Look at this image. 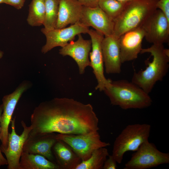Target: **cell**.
<instances>
[{"label":"cell","instance_id":"cell-1","mask_svg":"<svg viewBox=\"0 0 169 169\" xmlns=\"http://www.w3.org/2000/svg\"><path fill=\"white\" fill-rule=\"evenodd\" d=\"M29 136L51 133L80 134L98 131L99 119L90 104L54 98L36 107L30 117Z\"/></svg>","mask_w":169,"mask_h":169},{"label":"cell","instance_id":"cell-2","mask_svg":"<svg viewBox=\"0 0 169 169\" xmlns=\"http://www.w3.org/2000/svg\"><path fill=\"white\" fill-rule=\"evenodd\" d=\"M103 91L112 105L123 110L146 108L152 102L149 94L134 83L126 80L110 79Z\"/></svg>","mask_w":169,"mask_h":169},{"label":"cell","instance_id":"cell-3","mask_svg":"<svg viewBox=\"0 0 169 169\" xmlns=\"http://www.w3.org/2000/svg\"><path fill=\"white\" fill-rule=\"evenodd\" d=\"M163 44H153L150 47L142 49L141 54L148 53L153 57L151 62H147L144 70L135 72L131 82L149 94L158 81L162 80L168 72L169 57L164 51Z\"/></svg>","mask_w":169,"mask_h":169},{"label":"cell","instance_id":"cell-4","mask_svg":"<svg viewBox=\"0 0 169 169\" xmlns=\"http://www.w3.org/2000/svg\"><path fill=\"white\" fill-rule=\"evenodd\" d=\"M158 0H131L114 20L113 35L118 38L129 30L141 27L157 9Z\"/></svg>","mask_w":169,"mask_h":169},{"label":"cell","instance_id":"cell-5","mask_svg":"<svg viewBox=\"0 0 169 169\" xmlns=\"http://www.w3.org/2000/svg\"><path fill=\"white\" fill-rule=\"evenodd\" d=\"M151 125L147 124H135L127 125L116 138L112 155L117 163H121L124 155L127 151H136L148 140Z\"/></svg>","mask_w":169,"mask_h":169},{"label":"cell","instance_id":"cell-6","mask_svg":"<svg viewBox=\"0 0 169 169\" xmlns=\"http://www.w3.org/2000/svg\"><path fill=\"white\" fill-rule=\"evenodd\" d=\"M56 138L68 145L82 161L88 159L96 149L109 146L103 141L98 131L80 134H56Z\"/></svg>","mask_w":169,"mask_h":169},{"label":"cell","instance_id":"cell-7","mask_svg":"<svg viewBox=\"0 0 169 169\" xmlns=\"http://www.w3.org/2000/svg\"><path fill=\"white\" fill-rule=\"evenodd\" d=\"M169 163V153L161 151L148 140L135 151L124 169H147Z\"/></svg>","mask_w":169,"mask_h":169},{"label":"cell","instance_id":"cell-8","mask_svg":"<svg viewBox=\"0 0 169 169\" xmlns=\"http://www.w3.org/2000/svg\"><path fill=\"white\" fill-rule=\"evenodd\" d=\"M89 29V27L80 22L61 28L48 30L43 28L41 32L46 37V42L41 49V52L45 54L55 47H62L73 41L76 35L88 33Z\"/></svg>","mask_w":169,"mask_h":169},{"label":"cell","instance_id":"cell-9","mask_svg":"<svg viewBox=\"0 0 169 169\" xmlns=\"http://www.w3.org/2000/svg\"><path fill=\"white\" fill-rule=\"evenodd\" d=\"M15 121L14 117L11 122L12 131L8 133L7 147L0 146L1 152L4 153L7 160L8 169H20L19 161L23 151V145L32 130L30 125L27 126L22 120L21 124L23 130L20 135H18L15 130Z\"/></svg>","mask_w":169,"mask_h":169},{"label":"cell","instance_id":"cell-10","mask_svg":"<svg viewBox=\"0 0 169 169\" xmlns=\"http://www.w3.org/2000/svg\"><path fill=\"white\" fill-rule=\"evenodd\" d=\"M31 86L27 81L22 82L12 93L5 95L2 99L3 111L0 118V140L1 146H8V128L17 104L23 93Z\"/></svg>","mask_w":169,"mask_h":169},{"label":"cell","instance_id":"cell-11","mask_svg":"<svg viewBox=\"0 0 169 169\" xmlns=\"http://www.w3.org/2000/svg\"><path fill=\"white\" fill-rule=\"evenodd\" d=\"M144 38L153 44H163L169 39V20L157 9L142 26Z\"/></svg>","mask_w":169,"mask_h":169},{"label":"cell","instance_id":"cell-12","mask_svg":"<svg viewBox=\"0 0 169 169\" xmlns=\"http://www.w3.org/2000/svg\"><path fill=\"white\" fill-rule=\"evenodd\" d=\"M91 38L92 51L89 54L91 66L96 77L97 84L96 90L103 91L110 79H106L104 74V64L101 49V43L104 37L101 33L90 29L88 33Z\"/></svg>","mask_w":169,"mask_h":169},{"label":"cell","instance_id":"cell-13","mask_svg":"<svg viewBox=\"0 0 169 169\" xmlns=\"http://www.w3.org/2000/svg\"><path fill=\"white\" fill-rule=\"evenodd\" d=\"M86 26L91 27L104 36L113 34L114 21L99 7L83 6L79 21Z\"/></svg>","mask_w":169,"mask_h":169},{"label":"cell","instance_id":"cell-14","mask_svg":"<svg viewBox=\"0 0 169 169\" xmlns=\"http://www.w3.org/2000/svg\"><path fill=\"white\" fill-rule=\"evenodd\" d=\"M145 33L142 27L127 31L119 38L122 63L136 59L142 49Z\"/></svg>","mask_w":169,"mask_h":169},{"label":"cell","instance_id":"cell-15","mask_svg":"<svg viewBox=\"0 0 169 169\" xmlns=\"http://www.w3.org/2000/svg\"><path fill=\"white\" fill-rule=\"evenodd\" d=\"M78 39L72 41L59 50V54L63 56H69L73 58L78 65L79 73L85 72L86 68L91 66L89 56L91 48V40L84 39L81 34L78 35Z\"/></svg>","mask_w":169,"mask_h":169},{"label":"cell","instance_id":"cell-16","mask_svg":"<svg viewBox=\"0 0 169 169\" xmlns=\"http://www.w3.org/2000/svg\"><path fill=\"white\" fill-rule=\"evenodd\" d=\"M57 140L54 133L28 135L24 144L23 151L42 155L55 162L52 148Z\"/></svg>","mask_w":169,"mask_h":169},{"label":"cell","instance_id":"cell-17","mask_svg":"<svg viewBox=\"0 0 169 169\" xmlns=\"http://www.w3.org/2000/svg\"><path fill=\"white\" fill-rule=\"evenodd\" d=\"M104 65L107 74H119L122 64L118 38L113 35L104 37L101 43Z\"/></svg>","mask_w":169,"mask_h":169},{"label":"cell","instance_id":"cell-18","mask_svg":"<svg viewBox=\"0 0 169 169\" xmlns=\"http://www.w3.org/2000/svg\"><path fill=\"white\" fill-rule=\"evenodd\" d=\"M83 7L77 0H60L55 28H64L79 22Z\"/></svg>","mask_w":169,"mask_h":169},{"label":"cell","instance_id":"cell-19","mask_svg":"<svg viewBox=\"0 0 169 169\" xmlns=\"http://www.w3.org/2000/svg\"><path fill=\"white\" fill-rule=\"evenodd\" d=\"M52 151L56 162L60 169H75L82 161L72 148L61 140L57 139Z\"/></svg>","mask_w":169,"mask_h":169},{"label":"cell","instance_id":"cell-20","mask_svg":"<svg viewBox=\"0 0 169 169\" xmlns=\"http://www.w3.org/2000/svg\"><path fill=\"white\" fill-rule=\"evenodd\" d=\"M20 169H60L55 162L38 154L23 151L19 161Z\"/></svg>","mask_w":169,"mask_h":169},{"label":"cell","instance_id":"cell-21","mask_svg":"<svg viewBox=\"0 0 169 169\" xmlns=\"http://www.w3.org/2000/svg\"><path fill=\"white\" fill-rule=\"evenodd\" d=\"M45 16V0H32L29 5L27 21L32 27L43 25Z\"/></svg>","mask_w":169,"mask_h":169},{"label":"cell","instance_id":"cell-22","mask_svg":"<svg viewBox=\"0 0 169 169\" xmlns=\"http://www.w3.org/2000/svg\"><path fill=\"white\" fill-rule=\"evenodd\" d=\"M109 155L106 147L96 149L88 159L82 161L75 169H103L104 163Z\"/></svg>","mask_w":169,"mask_h":169},{"label":"cell","instance_id":"cell-23","mask_svg":"<svg viewBox=\"0 0 169 169\" xmlns=\"http://www.w3.org/2000/svg\"><path fill=\"white\" fill-rule=\"evenodd\" d=\"M60 0H45V16L44 25L46 30L56 28Z\"/></svg>","mask_w":169,"mask_h":169},{"label":"cell","instance_id":"cell-24","mask_svg":"<svg viewBox=\"0 0 169 169\" xmlns=\"http://www.w3.org/2000/svg\"><path fill=\"white\" fill-rule=\"evenodd\" d=\"M126 3L117 0H100L98 6L114 21L120 14Z\"/></svg>","mask_w":169,"mask_h":169},{"label":"cell","instance_id":"cell-25","mask_svg":"<svg viewBox=\"0 0 169 169\" xmlns=\"http://www.w3.org/2000/svg\"><path fill=\"white\" fill-rule=\"evenodd\" d=\"M156 7L169 20V0H158L156 4Z\"/></svg>","mask_w":169,"mask_h":169},{"label":"cell","instance_id":"cell-26","mask_svg":"<svg viewBox=\"0 0 169 169\" xmlns=\"http://www.w3.org/2000/svg\"><path fill=\"white\" fill-rule=\"evenodd\" d=\"M117 162L113 156L109 155L108 158L105 161L103 169H116L117 167Z\"/></svg>","mask_w":169,"mask_h":169},{"label":"cell","instance_id":"cell-27","mask_svg":"<svg viewBox=\"0 0 169 169\" xmlns=\"http://www.w3.org/2000/svg\"><path fill=\"white\" fill-rule=\"evenodd\" d=\"M25 0H4V3L11 5L18 9L23 6Z\"/></svg>","mask_w":169,"mask_h":169},{"label":"cell","instance_id":"cell-28","mask_svg":"<svg viewBox=\"0 0 169 169\" xmlns=\"http://www.w3.org/2000/svg\"><path fill=\"white\" fill-rule=\"evenodd\" d=\"M82 6L86 7H95L98 6L100 0H77Z\"/></svg>","mask_w":169,"mask_h":169},{"label":"cell","instance_id":"cell-29","mask_svg":"<svg viewBox=\"0 0 169 169\" xmlns=\"http://www.w3.org/2000/svg\"><path fill=\"white\" fill-rule=\"evenodd\" d=\"M3 111V106L2 104L0 105V118ZM8 162L7 159L3 155L1 151L0 148V167L1 166L8 165Z\"/></svg>","mask_w":169,"mask_h":169},{"label":"cell","instance_id":"cell-30","mask_svg":"<svg viewBox=\"0 0 169 169\" xmlns=\"http://www.w3.org/2000/svg\"><path fill=\"white\" fill-rule=\"evenodd\" d=\"M164 51L165 54L169 57V49H165L164 48Z\"/></svg>","mask_w":169,"mask_h":169},{"label":"cell","instance_id":"cell-31","mask_svg":"<svg viewBox=\"0 0 169 169\" xmlns=\"http://www.w3.org/2000/svg\"><path fill=\"white\" fill-rule=\"evenodd\" d=\"M3 52L0 50V59L2 58V57H3Z\"/></svg>","mask_w":169,"mask_h":169},{"label":"cell","instance_id":"cell-32","mask_svg":"<svg viewBox=\"0 0 169 169\" xmlns=\"http://www.w3.org/2000/svg\"><path fill=\"white\" fill-rule=\"evenodd\" d=\"M119 1H120L121 2H129L131 0H117Z\"/></svg>","mask_w":169,"mask_h":169},{"label":"cell","instance_id":"cell-33","mask_svg":"<svg viewBox=\"0 0 169 169\" xmlns=\"http://www.w3.org/2000/svg\"><path fill=\"white\" fill-rule=\"evenodd\" d=\"M4 0H0V4L4 3Z\"/></svg>","mask_w":169,"mask_h":169}]
</instances>
